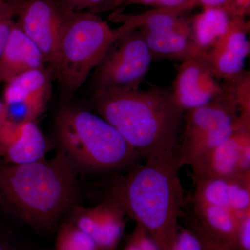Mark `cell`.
<instances>
[{
    "instance_id": "obj_11",
    "label": "cell",
    "mask_w": 250,
    "mask_h": 250,
    "mask_svg": "<svg viewBox=\"0 0 250 250\" xmlns=\"http://www.w3.org/2000/svg\"><path fill=\"white\" fill-rule=\"evenodd\" d=\"M193 179L236 178L250 174V122L243 123L229 136L191 167Z\"/></svg>"
},
{
    "instance_id": "obj_3",
    "label": "cell",
    "mask_w": 250,
    "mask_h": 250,
    "mask_svg": "<svg viewBox=\"0 0 250 250\" xmlns=\"http://www.w3.org/2000/svg\"><path fill=\"white\" fill-rule=\"evenodd\" d=\"M89 104L145 160L174 152L185 111L172 90L97 92L90 94Z\"/></svg>"
},
{
    "instance_id": "obj_13",
    "label": "cell",
    "mask_w": 250,
    "mask_h": 250,
    "mask_svg": "<svg viewBox=\"0 0 250 250\" xmlns=\"http://www.w3.org/2000/svg\"><path fill=\"white\" fill-rule=\"evenodd\" d=\"M65 215L90 236L99 250H116L124 233L126 215L116 202L105 198L92 207L77 205Z\"/></svg>"
},
{
    "instance_id": "obj_2",
    "label": "cell",
    "mask_w": 250,
    "mask_h": 250,
    "mask_svg": "<svg viewBox=\"0 0 250 250\" xmlns=\"http://www.w3.org/2000/svg\"><path fill=\"white\" fill-rule=\"evenodd\" d=\"M78 174L57 152L52 159L12 164L0 158V208L37 229H49L77 205Z\"/></svg>"
},
{
    "instance_id": "obj_15",
    "label": "cell",
    "mask_w": 250,
    "mask_h": 250,
    "mask_svg": "<svg viewBox=\"0 0 250 250\" xmlns=\"http://www.w3.org/2000/svg\"><path fill=\"white\" fill-rule=\"evenodd\" d=\"M48 143L36 122L18 124L6 120L0 129V158L12 164L46 159Z\"/></svg>"
},
{
    "instance_id": "obj_24",
    "label": "cell",
    "mask_w": 250,
    "mask_h": 250,
    "mask_svg": "<svg viewBox=\"0 0 250 250\" xmlns=\"http://www.w3.org/2000/svg\"><path fill=\"white\" fill-rule=\"evenodd\" d=\"M187 226L196 234L203 250H234L210 236L196 223L188 220Z\"/></svg>"
},
{
    "instance_id": "obj_8",
    "label": "cell",
    "mask_w": 250,
    "mask_h": 250,
    "mask_svg": "<svg viewBox=\"0 0 250 250\" xmlns=\"http://www.w3.org/2000/svg\"><path fill=\"white\" fill-rule=\"evenodd\" d=\"M154 60L138 29L117 39L88 81L90 94L103 91H130L140 88Z\"/></svg>"
},
{
    "instance_id": "obj_16",
    "label": "cell",
    "mask_w": 250,
    "mask_h": 250,
    "mask_svg": "<svg viewBox=\"0 0 250 250\" xmlns=\"http://www.w3.org/2000/svg\"><path fill=\"white\" fill-rule=\"evenodd\" d=\"M190 198L221 206L241 214L250 213V174L236 178L193 179Z\"/></svg>"
},
{
    "instance_id": "obj_14",
    "label": "cell",
    "mask_w": 250,
    "mask_h": 250,
    "mask_svg": "<svg viewBox=\"0 0 250 250\" xmlns=\"http://www.w3.org/2000/svg\"><path fill=\"white\" fill-rule=\"evenodd\" d=\"M250 22L233 18L228 31L206 52L205 59L219 81L229 82L245 71L250 52Z\"/></svg>"
},
{
    "instance_id": "obj_25",
    "label": "cell",
    "mask_w": 250,
    "mask_h": 250,
    "mask_svg": "<svg viewBox=\"0 0 250 250\" xmlns=\"http://www.w3.org/2000/svg\"><path fill=\"white\" fill-rule=\"evenodd\" d=\"M174 250H203L196 234L188 227L179 225L177 242Z\"/></svg>"
},
{
    "instance_id": "obj_5",
    "label": "cell",
    "mask_w": 250,
    "mask_h": 250,
    "mask_svg": "<svg viewBox=\"0 0 250 250\" xmlns=\"http://www.w3.org/2000/svg\"><path fill=\"white\" fill-rule=\"evenodd\" d=\"M98 14L65 11L59 36L54 81L62 105L72 103L112 44L124 35Z\"/></svg>"
},
{
    "instance_id": "obj_10",
    "label": "cell",
    "mask_w": 250,
    "mask_h": 250,
    "mask_svg": "<svg viewBox=\"0 0 250 250\" xmlns=\"http://www.w3.org/2000/svg\"><path fill=\"white\" fill-rule=\"evenodd\" d=\"M53 74L48 67L25 72L6 83L3 102L10 121L36 122L47 109L52 93Z\"/></svg>"
},
{
    "instance_id": "obj_27",
    "label": "cell",
    "mask_w": 250,
    "mask_h": 250,
    "mask_svg": "<svg viewBox=\"0 0 250 250\" xmlns=\"http://www.w3.org/2000/svg\"><path fill=\"white\" fill-rule=\"evenodd\" d=\"M237 250H250V214L242 219L240 223Z\"/></svg>"
},
{
    "instance_id": "obj_29",
    "label": "cell",
    "mask_w": 250,
    "mask_h": 250,
    "mask_svg": "<svg viewBox=\"0 0 250 250\" xmlns=\"http://www.w3.org/2000/svg\"><path fill=\"white\" fill-rule=\"evenodd\" d=\"M0 250H21L13 238L6 233L0 231Z\"/></svg>"
},
{
    "instance_id": "obj_17",
    "label": "cell",
    "mask_w": 250,
    "mask_h": 250,
    "mask_svg": "<svg viewBox=\"0 0 250 250\" xmlns=\"http://www.w3.org/2000/svg\"><path fill=\"white\" fill-rule=\"evenodd\" d=\"M47 67L37 46L15 21L0 59V83H6L25 72Z\"/></svg>"
},
{
    "instance_id": "obj_6",
    "label": "cell",
    "mask_w": 250,
    "mask_h": 250,
    "mask_svg": "<svg viewBox=\"0 0 250 250\" xmlns=\"http://www.w3.org/2000/svg\"><path fill=\"white\" fill-rule=\"evenodd\" d=\"M224 91L201 107L184 113L174 153L181 166L190 167L228 139L243 123L233 92L223 82Z\"/></svg>"
},
{
    "instance_id": "obj_26",
    "label": "cell",
    "mask_w": 250,
    "mask_h": 250,
    "mask_svg": "<svg viewBox=\"0 0 250 250\" xmlns=\"http://www.w3.org/2000/svg\"><path fill=\"white\" fill-rule=\"evenodd\" d=\"M223 7L232 18H246L250 13V0H229Z\"/></svg>"
},
{
    "instance_id": "obj_1",
    "label": "cell",
    "mask_w": 250,
    "mask_h": 250,
    "mask_svg": "<svg viewBox=\"0 0 250 250\" xmlns=\"http://www.w3.org/2000/svg\"><path fill=\"white\" fill-rule=\"evenodd\" d=\"M175 153L136 164L115 177L106 196L116 202L152 238L159 250H175L179 217L185 203Z\"/></svg>"
},
{
    "instance_id": "obj_22",
    "label": "cell",
    "mask_w": 250,
    "mask_h": 250,
    "mask_svg": "<svg viewBox=\"0 0 250 250\" xmlns=\"http://www.w3.org/2000/svg\"><path fill=\"white\" fill-rule=\"evenodd\" d=\"M126 1L127 0H75L64 11L98 14L123 7Z\"/></svg>"
},
{
    "instance_id": "obj_30",
    "label": "cell",
    "mask_w": 250,
    "mask_h": 250,
    "mask_svg": "<svg viewBox=\"0 0 250 250\" xmlns=\"http://www.w3.org/2000/svg\"><path fill=\"white\" fill-rule=\"evenodd\" d=\"M229 0H197V6H201L202 8L223 6Z\"/></svg>"
},
{
    "instance_id": "obj_4",
    "label": "cell",
    "mask_w": 250,
    "mask_h": 250,
    "mask_svg": "<svg viewBox=\"0 0 250 250\" xmlns=\"http://www.w3.org/2000/svg\"><path fill=\"white\" fill-rule=\"evenodd\" d=\"M54 144L77 174L116 172L136 165L134 148L92 110L62 105L54 125Z\"/></svg>"
},
{
    "instance_id": "obj_9",
    "label": "cell",
    "mask_w": 250,
    "mask_h": 250,
    "mask_svg": "<svg viewBox=\"0 0 250 250\" xmlns=\"http://www.w3.org/2000/svg\"><path fill=\"white\" fill-rule=\"evenodd\" d=\"M64 16L65 11L55 0H24L18 5L15 20L41 51L54 79Z\"/></svg>"
},
{
    "instance_id": "obj_20",
    "label": "cell",
    "mask_w": 250,
    "mask_h": 250,
    "mask_svg": "<svg viewBox=\"0 0 250 250\" xmlns=\"http://www.w3.org/2000/svg\"><path fill=\"white\" fill-rule=\"evenodd\" d=\"M55 250H100L90 236L66 218L57 231Z\"/></svg>"
},
{
    "instance_id": "obj_21",
    "label": "cell",
    "mask_w": 250,
    "mask_h": 250,
    "mask_svg": "<svg viewBox=\"0 0 250 250\" xmlns=\"http://www.w3.org/2000/svg\"><path fill=\"white\" fill-rule=\"evenodd\" d=\"M229 84L233 92L240 116L250 119V73L245 70L241 75L231 81Z\"/></svg>"
},
{
    "instance_id": "obj_7",
    "label": "cell",
    "mask_w": 250,
    "mask_h": 250,
    "mask_svg": "<svg viewBox=\"0 0 250 250\" xmlns=\"http://www.w3.org/2000/svg\"><path fill=\"white\" fill-rule=\"evenodd\" d=\"M111 18L113 21L121 22L126 31L138 29L154 59L182 62L191 57L205 55L195 43L190 22L182 14L154 9L136 15L123 14L117 11L112 14Z\"/></svg>"
},
{
    "instance_id": "obj_23",
    "label": "cell",
    "mask_w": 250,
    "mask_h": 250,
    "mask_svg": "<svg viewBox=\"0 0 250 250\" xmlns=\"http://www.w3.org/2000/svg\"><path fill=\"white\" fill-rule=\"evenodd\" d=\"M133 5H146L154 9L167 10L177 14L184 13L197 6V0H130Z\"/></svg>"
},
{
    "instance_id": "obj_18",
    "label": "cell",
    "mask_w": 250,
    "mask_h": 250,
    "mask_svg": "<svg viewBox=\"0 0 250 250\" xmlns=\"http://www.w3.org/2000/svg\"><path fill=\"white\" fill-rule=\"evenodd\" d=\"M192 213L189 220L198 225L212 237L237 250L238 228L242 219L246 215L236 210L210 205L190 198Z\"/></svg>"
},
{
    "instance_id": "obj_19",
    "label": "cell",
    "mask_w": 250,
    "mask_h": 250,
    "mask_svg": "<svg viewBox=\"0 0 250 250\" xmlns=\"http://www.w3.org/2000/svg\"><path fill=\"white\" fill-rule=\"evenodd\" d=\"M233 18L223 6L203 8L194 16L190 22L192 35L202 53L211 48L225 34Z\"/></svg>"
},
{
    "instance_id": "obj_12",
    "label": "cell",
    "mask_w": 250,
    "mask_h": 250,
    "mask_svg": "<svg viewBox=\"0 0 250 250\" xmlns=\"http://www.w3.org/2000/svg\"><path fill=\"white\" fill-rule=\"evenodd\" d=\"M171 90L176 103L186 112L218 98L224 85L212 72L205 55H200L182 62Z\"/></svg>"
},
{
    "instance_id": "obj_31",
    "label": "cell",
    "mask_w": 250,
    "mask_h": 250,
    "mask_svg": "<svg viewBox=\"0 0 250 250\" xmlns=\"http://www.w3.org/2000/svg\"><path fill=\"white\" fill-rule=\"evenodd\" d=\"M7 120V111L2 100H0V129Z\"/></svg>"
},
{
    "instance_id": "obj_28",
    "label": "cell",
    "mask_w": 250,
    "mask_h": 250,
    "mask_svg": "<svg viewBox=\"0 0 250 250\" xmlns=\"http://www.w3.org/2000/svg\"><path fill=\"white\" fill-rule=\"evenodd\" d=\"M143 228L136 224V228L128 238L123 250H144L142 243Z\"/></svg>"
},
{
    "instance_id": "obj_32",
    "label": "cell",
    "mask_w": 250,
    "mask_h": 250,
    "mask_svg": "<svg viewBox=\"0 0 250 250\" xmlns=\"http://www.w3.org/2000/svg\"><path fill=\"white\" fill-rule=\"evenodd\" d=\"M23 1L24 0H0V2L18 6V5L21 4Z\"/></svg>"
}]
</instances>
